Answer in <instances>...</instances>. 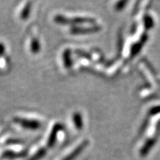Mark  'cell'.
I'll use <instances>...</instances> for the list:
<instances>
[{
    "instance_id": "1",
    "label": "cell",
    "mask_w": 160,
    "mask_h": 160,
    "mask_svg": "<svg viewBox=\"0 0 160 160\" xmlns=\"http://www.w3.org/2000/svg\"><path fill=\"white\" fill-rule=\"evenodd\" d=\"M55 22L60 25H75V24H82L86 22H93L94 20L86 17H74L72 19L65 17L63 15L58 14L54 17Z\"/></svg>"
},
{
    "instance_id": "2",
    "label": "cell",
    "mask_w": 160,
    "mask_h": 160,
    "mask_svg": "<svg viewBox=\"0 0 160 160\" xmlns=\"http://www.w3.org/2000/svg\"><path fill=\"white\" fill-rule=\"evenodd\" d=\"M13 120L15 123L21 125L22 127L25 128L26 129L37 130L42 126L41 122L35 119H27L21 117H14Z\"/></svg>"
},
{
    "instance_id": "3",
    "label": "cell",
    "mask_w": 160,
    "mask_h": 160,
    "mask_svg": "<svg viewBox=\"0 0 160 160\" xmlns=\"http://www.w3.org/2000/svg\"><path fill=\"white\" fill-rule=\"evenodd\" d=\"M63 129H64V126L62 123H56L55 125H53L51 133H50V136L48 137V142H47V146L49 148H51L55 145L56 141H57V139L58 133L61 131H62Z\"/></svg>"
},
{
    "instance_id": "4",
    "label": "cell",
    "mask_w": 160,
    "mask_h": 160,
    "mask_svg": "<svg viewBox=\"0 0 160 160\" xmlns=\"http://www.w3.org/2000/svg\"><path fill=\"white\" fill-rule=\"evenodd\" d=\"M88 145V141L82 142V143L80 144L77 148H76L70 154L65 157L62 160H74L77 157H79L80 153L84 151V149L87 147Z\"/></svg>"
},
{
    "instance_id": "5",
    "label": "cell",
    "mask_w": 160,
    "mask_h": 160,
    "mask_svg": "<svg viewBox=\"0 0 160 160\" xmlns=\"http://www.w3.org/2000/svg\"><path fill=\"white\" fill-rule=\"evenodd\" d=\"M27 152H17L14 151H6L2 153V158L4 159H17V158H23L27 156Z\"/></svg>"
},
{
    "instance_id": "6",
    "label": "cell",
    "mask_w": 160,
    "mask_h": 160,
    "mask_svg": "<svg viewBox=\"0 0 160 160\" xmlns=\"http://www.w3.org/2000/svg\"><path fill=\"white\" fill-rule=\"evenodd\" d=\"M99 28L97 27H92V28H73L71 29V33L73 34H79V33H91V32H95L98 31Z\"/></svg>"
},
{
    "instance_id": "7",
    "label": "cell",
    "mask_w": 160,
    "mask_h": 160,
    "mask_svg": "<svg viewBox=\"0 0 160 160\" xmlns=\"http://www.w3.org/2000/svg\"><path fill=\"white\" fill-rule=\"evenodd\" d=\"M71 50L70 49H65L63 52L62 54V59L64 66L66 68H70L72 66V59H71Z\"/></svg>"
},
{
    "instance_id": "8",
    "label": "cell",
    "mask_w": 160,
    "mask_h": 160,
    "mask_svg": "<svg viewBox=\"0 0 160 160\" xmlns=\"http://www.w3.org/2000/svg\"><path fill=\"white\" fill-rule=\"evenodd\" d=\"M32 8V2H28L26 3L25 7L23 8V9L22 10L21 14H20V18L22 20H26L28 19L30 13H31Z\"/></svg>"
},
{
    "instance_id": "9",
    "label": "cell",
    "mask_w": 160,
    "mask_h": 160,
    "mask_svg": "<svg viewBox=\"0 0 160 160\" xmlns=\"http://www.w3.org/2000/svg\"><path fill=\"white\" fill-rule=\"evenodd\" d=\"M73 121L74 123L75 127L77 129H82L83 127V122H82V116L79 112H75L73 115Z\"/></svg>"
},
{
    "instance_id": "10",
    "label": "cell",
    "mask_w": 160,
    "mask_h": 160,
    "mask_svg": "<svg viewBox=\"0 0 160 160\" xmlns=\"http://www.w3.org/2000/svg\"><path fill=\"white\" fill-rule=\"evenodd\" d=\"M31 51L33 54H37L40 51V44L37 38H33L31 42Z\"/></svg>"
},
{
    "instance_id": "11",
    "label": "cell",
    "mask_w": 160,
    "mask_h": 160,
    "mask_svg": "<svg viewBox=\"0 0 160 160\" xmlns=\"http://www.w3.org/2000/svg\"><path fill=\"white\" fill-rule=\"evenodd\" d=\"M46 149L44 148H40L39 150H38L37 153H35L34 155H33L32 157L30 158L28 160H39L41 159L42 158H43L45 157V155L46 154Z\"/></svg>"
},
{
    "instance_id": "12",
    "label": "cell",
    "mask_w": 160,
    "mask_h": 160,
    "mask_svg": "<svg viewBox=\"0 0 160 160\" xmlns=\"http://www.w3.org/2000/svg\"><path fill=\"white\" fill-rule=\"evenodd\" d=\"M5 45L3 43L0 42V58H1L2 56L5 54Z\"/></svg>"
}]
</instances>
